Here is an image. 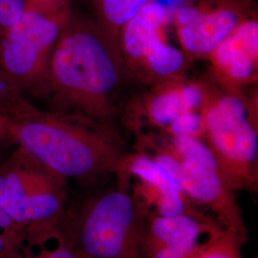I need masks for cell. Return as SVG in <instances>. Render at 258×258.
<instances>
[{
	"instance_id": "1",
	"label": "cell",
	"mask_w": 258,
	"mask_h": 258,
	"mask_svg": "<svg viewBox=\"0 0 258 258\" xmlns=\"http://www.w3.org/2000/svg\"><path fill=\"white\" fill-rule=\"evenodd\" d=\"M6 137L66 179L94 182L117 173L126 154L110 125L65 111L42 109L20 92L0 104Z\"/></svg>"
},
{
	"instance_id": "2",
	"label": "cell",
	"mask_w": 258,
	"mask_h": 258,
	"mask_svg": "<svg viewBox=\"0 0 258 258\" xmlns=\"http://www.w3.org/2000/svg\"><path fill=\"white\" fill-rule=\"evenodd\" d=\"M125 75L120 47L94 19L72 13L55 41L43 79L31 93L48 100L52 110L109 125Z\"/></svg>"
},
{
	"instance_id": "3",
	"label": "cell",
	"mask_w": 258,
	"mask_h": 258,
	"mask_svg": "<svg viewBox=\"0 0 258 258\" xmlns=\"http://www.w3.org/2000/svg\"><path fill=\"white\" fill-rule=\"evenodd\" d=\"M254 98L212 92L203 109L204 142L232 191L254 192L258 183L257 120Z\"/></svg>"
},
{
	"instance_id": "4",
	"label": "cell",
	"mask_w": 258,
	"mask_h": 258,
	"mask_svg": "<svg viewBox=\"0 0 258 258\" xmlns=\"http://www.w3.org/2000/svg\"><path fill=\"white\" fill-rule=\"evenodd\" d=\"M149 212L127 185L103 191L84 202L74 232L66 235L89 258H145Z\"/></svg>"
},
{
	"instance_id": "5",
	"label": "cell",
	"mask_w": 258,
	"mask_h": 258,
	"mask_svg": "<svg viewBox=\"0 0 258 258\" xmlns=\"http://www.w3.org/2000/svg\"><path fill=\"white\" fill-rule=\"evenodd\" d=\"M67 180L22 148L0 164V206L26 237L62 226L68 200Z\"/></svg>"
},
{
	"instance_id": "6",
	"label": "cell",
	"mask_w": 258,
	"mask_h": 258,
	"mask_svg": "<svg viewBox=\"0 0 258 258\" xmlns=\"http://www.w3.org/2000/svg\"><path fill=\"white\" fill-rule=\"evenodd\" d=\"M169 20L166 7L151 0L120 29L119 45L126 73L155 85L181 77L185 55L165 36Z\"/></svg>"
},
{
	"instance_id": "7",
	"label": "cell",
	"mask_w": 258,
	"mask_h": 258,
	"mask_svg": "<svg viewBox=\"0 0 258 258\" xmlns=\"http://www.w3.org/2000/svg\"><path fill=\"white\" fill-rule=\"evenodd\" d=\"M25 11L0 34V69L20 92L31 93L43 79L58 35L71 16Z\"/></svg>"
},
{
	"instance_id": "8",
	"label": "cell",
	"mask_w": 258,
	"mask_h": 258,
	"mask_svg": "<svg viewBox=\"0 0 258 258\" xmlns=\"http://www.w3.org/2000/svg\"><path fill=\"white\" fill-rule=\"evenodd\" d=\"M256 14L253 0H184L171 19L184 55L201 58Z\"/></svg>"
},
{
	"instance_id": "9",
	"label": "cell",
	"mask_w": 258,
	"mask_h": 258,
	"mask_svg": "<svg viewBox=\"0 0 258 258\" xmlns=\"http://www.w3.org/2000/svg\"><path fill=\"white\" fill-rule=\"evenodd\" d=\"M141 144L153 151L148 155L172 176L188 199L208 208L222 228L237 233L247 242L248 231L235 192L226 183L218 168L182 161L148 137L142 139Z\"/></svg>"
},
{
	"instance_id": "10",
	"label": "cell",
	"mask_w": 258,
	"mask_h": 258,
	"mask_svg": "<svg viewBox=\"0 0 258 258\" xmlns=\"http://www.w3.org/2000/svg\"><path fill=\"white\" fill-rule=\"evenodd\" d=\"M116 174L122 184L131 177L137 180L133 194L148 212L150 208H154L153 213L161 216L196 212L190 208L189 199L172 176L144 151L126 153Z\"/></svg>"
},
{
	"instance_id": "11",
	"label": "cell",
	"mask_w": 258,
	"mask_h": 258,
	"mask_svg": "<svg viewBox=\"0 0 258 258\" xmlns=\"http://www.w3.org/2000/svg\"><path fill=\"white\" fill-rule=\"evenodd\" d=\"M208 59L212 78L222 91L242 93L244 88L256 83L257 14L244 20L212 51Z\"/></svg>"
},
{
	"instance_id": "12",
	"label": "cell",
	"mask_w": 258,
	"mask_h": 258,
	"mask_svg": "<svg viewBox=\"0 0 258 258\" xmlns=\"http://www.w3.org/2000/svg\"><path fill=\"white\" fill-rule=\"evenodd\" d=\"M212 90L205 83L185 81L183 77L153 85L148 95L136 103V117L165 132L184 114L203 111Z\"/></svg>"
},
{
	"instance_id": "13",
	"label": "cell",
	"mask_w": 258,
	"mask_h": 258,
	"mask_svg": "<svg viewBox=\"0 0 258 258\" xmlns=\"http://www.w3.org/2000/svg\"><path fill=\"white\" fill-rule=\"evenodd\" d=\"M223 229L217 222L199 212L176 216H161L152 212L148 213L146 237L194 254L202 244L199 242L202 235L211 236Z\"/></svg>"
},
{
	"instance_id": "14",
	"label": "cell",
	"mask_w": 258,
	"mask_h": 258,
	"mask_svg": "<svg viewBox=\"0 0 258 258\" xmlns=\"http://www.w3.org/2000/svg\"><path fill=\"white\" fill-rule=\"evenodd\" d=\"M151 0H92L94 21L119 45L120 29Z\"/></svg>"
},
{
	"instance_id": "15",
	"label": "cell",
	"mask_w": 258,
	"mask_h": 258,
	"mask_svg": "<svg viewBox=\"0 0 258 258\" xmlns=\"http://www.w3.org/2000/svg\"><path fill=\"white\" fill-rule=\"evenodd\" d=\"M80 251L62 231L26 237L13 258H80Z\"/></svg>"
},
{
	"instance_id": "16",
	"label": "cell",
	"mask_w": 258,
	"mask_h": 258,
	"mask_svg": "<svg viewBox=\"0 0 258 258\" xmlns=\"http://www.w3.org/2000/svg\"><path fill=\"white\" fill-rule=\"evenodd\" d=\"M245 243L237 233L223 229L204 241L192 258H243L241 248Z\"/></svg>"
},
{
	"instance_id": "17",
	"label": "cell",
	"mask_w": 258,
	"mask_h": 258,
	"mask_svg": "<svg viewBox=\"0 0 258 258\" xmlns=\"http://www.w3.org/2000/svg\"><path fill=\"white\" fill-rule=\"evenodd\" d=\"M24 12V0H0V34L17 23Z\"/></svg>"
},
{
	"instance_id": "18",
	"label": "cell",
	"mask_w": 258,
	"mask_h": 258,
	"mask_svg": "<svg viewBox=\"0 0 258 258\" xmlns=\"http://www.w3.org/2000/svg\"><path fill=\"white\" fill-rule=\"evenodd\" d=\"M25 11L55 16L71 12V0H24Z\"/></svg>"
},
{
	"instance_id": "19",
	"label": "cell",
	"mask_w": 258,
	"mask_h": 258,
	"mask_svg": "<svg viewBox=\"0 0 258 258\" xmlns=\"http://www.w3.org/2000/svg\"><path fill=\"white\" fill-rule=\"evenodd\" d=\"M144 253L145 258H192L194 255L184 250L157 243L147 237L145 240Z\"/></svg>"
},
{
	"instance_id": "20",
	"label": "cell",
	"mask_w": 258,
	"mask_h": 258,
	"mask_svg": "<svg viewBox=\"0 0 258 258\" xmlns=\"http://www.w3.org/2000/svg\"><path fill=\"white\" fill-rule=\"evenodd\" d=\"M21 245L0 230V258H13Z\"/></svg>"
},
{
	"instance_id": "21",
	"label": "cell",
	"mask_w": 258,
	"mask_h": 258,
	"mask_svg": "<svg viewBox=\"0 0 258 258\" xmlns=\"http://www.w3.org/2000/svg\"><path fill=\"white\" fill-rule=\"evenodd\" d=\"M19 91V89L11 83L9 79L0 69V104L4 102L13 93Z\"/></svg>"
},
{
	"instance_id": "22",
	"label": "cell",
	"mask_w": 258,
	"mask_h": 258,
	"mask_svg": "<svg viewBox=\"0 0 258 258\" xmlns=\"http://www.w3.org/2000/svg\"><path fill=\"white\" fill-rule=\"evenodd\" d=\"M6 137V120L2 114H0V143Z\"/></svg>"
},
{
	"instance_id": "23",
	"label": "cell",
	"mask_w": 258,
	"mask_h": 258,
	"mask_svg": "<svg viewBox=\"0 0 258 258\" xmlns=\"http://www.w3.org/2000/svg\"><path fill=\"white\" fill-rule=\"evenodd\" d=\"M80 254H81V256H80V258H89L87 257V256H85V255H84V254H83V253H82L81 251H80Z\"/></svg>"
},
{
	"instance_id": "24",
	"label": "cell",
	"mask_w": 258,
	"mask_h": 258,
	"mask_svg": "<svg viewBox=\"0 0 258 258\" xmlns=\"http://www.w3.org/2000/svg\"><path fill=\"white\" fill-rule=\"evenodd\" d=\"M254 258H257V257H254Z\"/></svg>"
}]
</instances>
